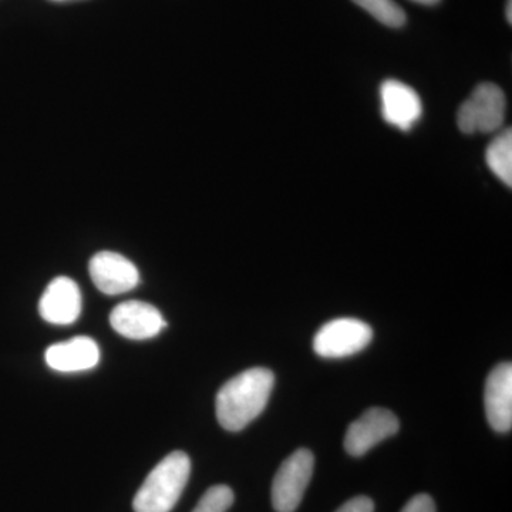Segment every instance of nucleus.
I'll use <instances>...</instances> for the list:
<instances>
[{"mask_svg":"<svg viewBox=\"0 0 512 512\" xmlns=\"http://www.w3.org/2000/svg\"><path fill=\"white\" fill-rule=\"evenodd\" d=\"M505 16H507L508 23L512 22V0H508L507 10H505Z\"/></svg>","mask_w":512,"mask_h":512,"instance_id":"nucleus-18","label":"nucleus"},{"mask_svg":"<svg viewBox=\"0 0 512 512\" xmlns=\"http://www.w3.org/2000/svg\"><path fill=\"white\" fill-rule=\"evenodd\" d=\"M375 511V504L365 495H359V497L352 498V500L346 501L342 507L336 512H373Z\"/></svg>","mask_w":512,"mask_h":512,"instance_id":"nucleus-17","label":"nucleus"},{"mask_svg":"<svg viewBox=\"0 0 512 512\" xmlns=\"http://www.w3.org/2000/svg\"><path fill=\"white\" fill-rule=\"evenodd\" d=\"M191 473L190 457L174 451L148 474L134 497L136 512H170L180 500Z\"/></svg>","mask_w":512,"mask_h":512,"instance_id":"nucleus-2","label":"nucleus"},{"mask_svg":"<svg viewBox=\"0 0 512 512\" xmlns=\"http://www.w3.org/2000/svg\"><path fill=\"white\" fill-rule=\"evenodd\" d=\"M353 2L389 28H402L406 23V13L394 0H353Z\"/></svg>","mask_w":512,"mask_h":512,"instance_id":"nucleus-14","label":"nucleus"},{"mask_svg":"<svg viewBox=\"0 0 512 512\" xmlns=\"http://www.w3.org/2000/svg\"><path fill=\"white\" fill-rule=\"evenodd\" d=\"M485 161L491 173L497 175L507 187L512 185V131L507 128L491 141L485 151Z\"/></svg>","mask_w":512,"mask_h":512,"instance_id":"nucleus-13","label":"nucleus"},{"mask_svg":"<svg viewBox=\"0 0 512 512\" xmlns=\"http://www.w3.org/2000/svg\"><path fill=\"white\" fill-rule=\"evenodd\" d=\"M234 504V493L228 485L208 488L192 512H227Z\"/></svg>","mask_w":512,"mask_h":512,"instance_id":"nucleus-15","label":"nucleus"},{"mask_svg":"<svg viewBox=\"0 0 512 512\" xmlns=\"http://www.w3.org/2000/svg\"><path fill=\"white\" fill-rule=\"evenodd\" d=\"M399 429L400 421L396 414L380 407L369 409L346 431V451L353 457L365 456L367 451L394 436Z\"/></svg>","mask_w":512,"mask_h":512,"instance_id":"nucleus-6","label":"nucleus"},{"mask_svg":"<svg viewBox=\"0 0 512 512\" xmlns=\"http://www.w3.org/2000/svg\"><path fill=\"white\" fill-rule=\"evenodd\" d=\"M485 414L488 423L498 433L512 427V366L500 363L491 370L485 383Z\"/></svg>","mask_w":512,"mask_h":512,"instance_id":"nucleus-11","label":"nucleus"},{"mask_svg":"<svg viewBox=\"0 0 512 512\" xmlns=\"http://www.w3.org/2000/svg\"><path fill=\"white\" fill-rule=\"evenodd\" d=\"M373 330L359 319H333L323 325L313 339L316 355L326 359H342L355 355L372 342Z\"/></svg>","mask_w":512,"mask_h":512,"instance_id":"nucleus-5","label":"nucleus"},{"mask_svg":"<svg viewBox=\"0 0 512 512\" xmlns=\"http://www.w3.org/2000/svg\"><path fill=\"white\" fill-rule=\"evenodd\" d=\"M383 119L390 126L409 131L420 120L423 104L416 90L399 80H386L380 87Z\"/></svg>","mask_w":512,"mask_h":512,"instance_id":"nucleus-10","label":"nucleus"},{"mask_svg":"<svg viewBox=\"0 0 512 512\" xmlns=\"http://www.w3.org/2000/svg\"><path fill=\"white\" fill-rule=\"evenodd\" d=\"M111 328L131 340L154 338L167 326L156 306L141 301L120 303L110 313Z\"/></svg>","mask_w":512,"mask_h":512,"instance_id":"nucleus-8","label":"nucleus"},{"mask_svg":"<svg viewBox=\"0 0 512 512\" xmlns=\"http://www.w3.org/2000/svg\"><path fill=\"white\" fill-rule=\"evenodd\" d=\"M315 457L308 448H299L279 467L272 483V505L276 512H295L311 483Z\"/></svg>","mask_w":512,"mask_h":512,"instance_id":"nucleus-4","label":"nucleus"},{"mask_svg":"<svg viewBox=\"0 0 512 512\" xmlns=\"http://www.w3.org/2000/svg\"><path fill=\"white\" fill-rule=\"evenodd\" d=\"M507 111L503 89L494 83L478 84L457 113V124L464 134L494 133L501 127Z\"/></svg>","mask_w":512,"mask_h":512,"instance_id":"nucleus-3","label":"nucleus"},{"mask_svg":"<svg viewBox=\"0 0 512 512\" xmlns=\"http://www.w3.org/2000/svg\"><path fill=\"white\" fill-rule=\"evenodd\" d=\"M45 359L47 366L57 372H82L97 366L100 350L93 339L77 336V338L50 346L46 350Z\"/></svg>","mask_w":512,"mask_h":512,"instance_id":"nucleus-12","label":"nucleus"},{"mask_svg":"<svg viewBox=\"0 0 512 512\" xmlns=\"http://www.w3.org/2000/svg\"><path fill=\"white\" fill-rule=\"evenodd\" d=\"M89 272L96 288L109 296L133 291L140 282L137 266L117 252L101 251L94 255Z\"/></svg>","mask_w":512,"mask_h":512,"instance_id":"nucleus-7","label":"nucleus"},{"mask_svg":"<svg viewBox=\"0 0 512 512\" xmlns=\"http://www.w3.org/2000/svg\"><path fill=\"white\" fill-rule=\"evenodd\" d=\"M402 512H437L436 504H434L433 498L427 494H419L416 497H413L412 500L409 501Z\"/></svg>","mask_w":512,"mask_h":512,"instance_id":"nucleus-16","label":"nucleus"},{"mask_svg":"<svg viewBox=\"0 0 512 512\" xmlns=\"http://www.w3.org/2000/svg\"><path fill=\"white\" fill-rule=\"evenodd\" d=\"M82 292L67 276H59L47 285L39 302V313L53 325H72L82 313Z\"/></svg>","mask_w":512,"mask_h":512,"instance_id":"nucleus-9","label":"nucleus"},{"mask_svg":"<svg viewBox=\"0 0 512 512\" xmlns=\"http://www.w3.org/2000/svg\"><path fill=\"white\" fill-rule=\"evenodd\" d=\"M413 2L420 3V5H436V3H439L440 0H413Z\"/></svg>","mask_w":512,"mask_h":512,"instance_id":"nucleus-19","label":"nucleus"},{"mask_svg":"<svg viewBox=\"0 0 512 512\" xmlns=\"http://www.w3.org/2000/svg\"><path fill=\"white\" fill-rule=\"evenodd\" d=\"M274 384V373L265 367H254L232 377L215 400L218 423L228 431L244 430L264 412Z\"/></svg>","mask_w":512,"mask_h":512,"instance_id":"nucleus-1","label":"nucleus"}]
</instances>
